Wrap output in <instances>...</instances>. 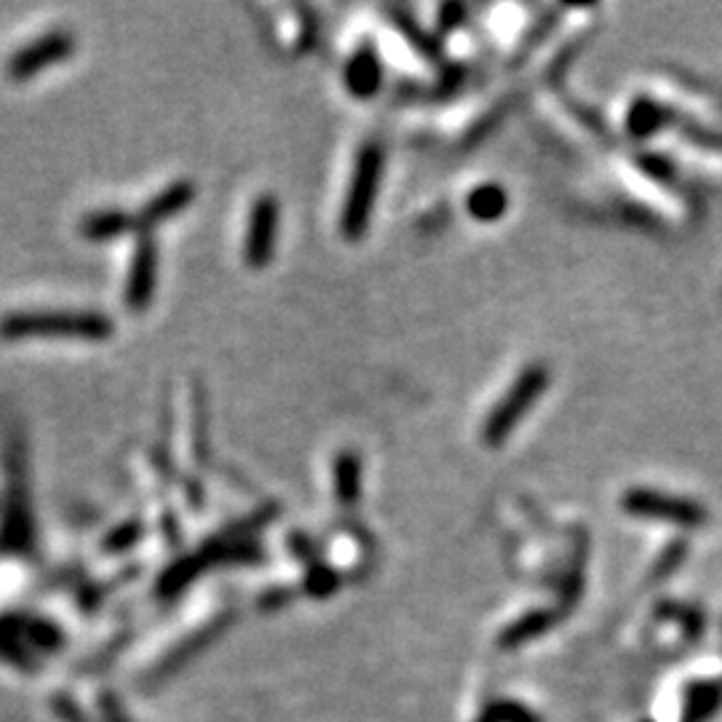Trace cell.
<instances>
[{"mask_svg": "<svg viewBox=\"0 0 722 722\" xmlns=\"http://www.w3.org/2000/svg\"><path fill=\"white\" fill-rule=\"evenodd\" d=\"M113 319L100 311H14L0 319V338H78L107 340L113 338Z\"/></svg>", "mask_w": 722, "mask_h": 722, "instance_id": "1", "label": "cell"}, {"mask_svg": "<svg viewBox=\"0 0 722 722\" xmlns=\"http://www.w3.org/2000/svg\"><path fill=\"white\" fill-rule=\"evenodd\" d=\"M73 54H75L73 33L51 30L46 33V36L33 40V43L16 49L14 54L9 56V62H5V75H9L11 80H16V84H22V80H30L36 78L38 73L49 71V67L56 65V62L71 60Z\"/></svg>", "mask_w": 722, "mask_h": 722, "instance_id": "2", "label": "cell"}, {"mask_svg": "<svg viewBox=\"0 0 722 722\" xmlns=\"http://www.w3.org/2000/svg\"><path fill=\"white\" fill-rule=\"evenodd\" d=\"M159 287V241L153 233H140L131 250L129 274L124 284V305L131 314H144L153 305Z\"/></svg>", "mask_w": 722, "mask_h": 722, "instance_id": "3", "label": "cell"}, {"mask_svg": "<svg viewBox=\"0 0 722 722\" xmlns=\"http://www.w3.org/2000/svg\"><path fill=\"white\" fill-rule=\"evenodd\" d=\"M380 166H383V155L378 148H364L359 155V164H356L354 180H351L349 201H345L343 210V228L351 239L362 233L367 228L369 210L375 204V190H378L380 180Z\"/></svg>", "mask_w": 722, "mask_h": 722, "instance_id": "4", "label": "cell"}, {"mask_svg": "<svg viewBox=\"0 0 722 722\" xmlns=\"http://www.w3.org/2000/svg\"><path fill=\"white\" fill-rule=\"evenodd\" d=\"M543 389H546V369L530 367L528 372H522L517 385L508 391L504 402L498 404V409H495L487 418V423H484V439H487L490 444H498L501 439L511 431V426L528 413V404L533 402V398H539Z\"/></svg>", "mask_w": 722, "mask_h": 722, "instance_id": "5", "label": "cell"}, {"mask_svg": "<svg viewBox=\"0 0 722 722\" xmlns=\"http://www.w3.org/2000/svg\"><path fill=\"white\" fill-rule=\"evenodd\" d=\"M276 228H279V204L274 195H259L252 204L244 239V259L250 268H265L270 263L276 246Z\"/></svg>", "mask_w": 722, "mask_h": 722, "instance_id": "6", "label": "cell"}, {"mask_svg": "<svg viewBox=\"0 0 722 722\" xmlns=\"http://www.w3.org/2000/svg\"><path fill=\"white\" fill-rule=\"evenodd\" d=\"M623 506L629 508L637 517H650V519H663V522L685 524H701L707 519V511L701 506L691 504V501L672 498V495H656L650 490H632V493L623 498Z\"/></svg>", "mask_w": 722, "mask_h": 722, "instance_id": "7", "label": "cell"}, {"mask_svg": "<svg viewBox=\"0 0 722 722\" xmlns=\"http://www.w3.org/2000/svg\"><path fill=\"white\" fill-rule=\"evenodd\" d=\"M193 201H195V182L177 180L166 185L161 193H155L153 199L144 201L140 210L135 212V230L137 233H153L155 228H161V225L180 215L182 210H188Z\"/></svg>", "mask_w": 722, "mask_h": 722, "instance_id": "8", "label": "cell"}, {"mask_svg": "<svg viewBox=\"0 0 722 722\" xmlns=\"http://www.w3.org/2000/svg\"><path fill=\"white\" fill-rule=\"evenodd\" d=\"M36 543V528H33L30 506H27L25 487H11L9 501L3 508V522H0V548L9 554L33 552Z\"/></svg>", "mask_w": 722, "mask_h": 722, "instance_id": "9", "label": "cell"}, {"mask_svg": "<svg viewBox=\"0 0 722 722\" xmlns=\"http://www.w3.org/2000/svg\"><path fill=\"white\" fill-rule=\"evenodd\" d=\"M0 621L16 634L25 645H33V648L43 650V653H56L65 648V634L56 623L46 621V618H25V616H3Z\"/></svg>", "mask_w": 722, "mask_h": 722, "instance_id": "10", "label": "cell"}, {"mask_svg": "<svg viewBox=\"0 0 722 722\" xmlns=\"http://www.w3.org/2000/svg\"><path fill=\"white\" fill-rule=\"evenodd\" d=\"M206 568H210V562H206V557L201 552L185 554V557L175 559V562H172L169 568L159 575L155 594H159L161 599L180 597L185 588H188L190 583H195V578L204 573Z\"/></svg>", "mask_w": 722, "mask_h": 722, "instance_id": "11", "label": "cell"}, {"mask_svg": "<svg viewBox=\"0 0 722 722\" xmlns=\"http://www.w3.org/2000/svg\"><path fill=\"white\" fill-rule=\"evenodd\" d=\"M131 230H135V212L124 210L91 212V215L80 219L78 225V233L84 236L86 241H94V244L121 239V236L131 233Z\"/></svg>", "mask_w": 722, "mask_h": 722, "instance_id": "12", "label": "cell"}, {"mask_svg": "<svg viewBox=\"0 0 722 722\" xmlns=\"http://www.w3.org/2000/svg\"><path fill=\"white\" fill-rule=\"evenodd\" d=\"M223 626H225L223 621L212 623V626L201 629V632L195 634V637L185 639V643L180 645V648H177V650H172L169 656H166L164 661H161V667L155 669V672H153V680H155V683H161V680L172 677V674H175L177 669H182L185 663H188L190 658L195 656V653H199V650H204L206 645H210V639H212V637H217V634L223 632Z\"/></svg>", "mask_w": 722, "mask_h": 722, "instance_id": "13", "label": "cell"}, {"mask_svg": "<svg viewBox=\"0 0 722 722\" xmlns=\"http://www.w3.org/2000/svg\"><path fill=\"white\" fill-rule=\"evenodd\" d=\"M210 409H206L204 385L195 383L190 389V447H193L199 464H204L210 453Z\"/></svg>", "mask_w": 722, "mask_h": 722, "instance_id": "14", "label": "cell"}, {"mask_svg": "<svg viewBox=\"0 0 722 722\" xmlns=\"http://www.w3.org/2000/svg\"><path fill=\"white\" fill-rule=\"evenodd\" d=\"M345 80H349V89L356 97H369L378 91L380 84V65L375 62V56L369 51H362L354 60L349 62V71H345Z\"/></svg>", "mask_w": 722, "mask_h": 722, "instance_id": "15", "label": "cell"}, {"mask_svg": "<svg viewBox=\"0 0 722 722\" xmlns=\"http://www.w3.org/2000/svg\"><path fill=\"white\" fill-rule=\"evenodd\" d=\"M142 535H144V522L140 517L124 519V522L115 524L105 539H102L100 548L110 554V557H118V554L131 552V548L142 541Z\"/></svg>", "mask_w": 722, "mask_h": 722, "instance_id": "16", "label": "cell"}, {"mask_svg": "<svg viewBox=\"0 0 722 722\" xmlns=\"http://www.w3.org/2000/svg\"><path fill=\"white\" fill-rule=\"evenodd\" d=\"M722 701V685L720 683H701L691 691L687 696V712H685V722H704L707 718H712L714 709L720 707Z\"/></svg>", "mask_w": 722, "mask_h": 722, "instance_id": "17", "label": "cell"}, {"mask_svg": "<svg viewBox=\"0 0 722 722\" xmlns=\"http://www.w3.org/2000/svg\"><path fill=\"white\" fill-rule=\"evenodd\" d=\"M506 210V193L498 185H482L469 195V212L477 219H498Z\"/></svg>", "mask_w": 722, "mask_h": 722, "instance_id": "18", "label": "cell"}, {"mask_svg": "<svg viewBox=\"0 0 722 722\" xmlns=\"http://www.w3.org/2000/svg\"><path fill=\"white\" fill-rule=\"evenodd\" d=\"M0 658L5 663H11L14 669H22V672H38V663L33 658V653L27 650V645L0 621Z\"/></svg>", "mask_w": 722, "mask_h": 722, "instance_id": "19", "label": "cell"}, {"mask_svg": "<svg viewBox=\"0 0 722 722\" xmlns=\"http://www.w3.org/2000/svg\"><path fill=\"white\" fill-rule=\"evenodd\" d=\"M334 487H338V498L351 504L359 490V464L354 455H340L338 466H334Z\"/></svg>", "mask_w": 722, "mask_h": 722, "instance_id": "20", "label": "cell"}, {"mask_svg": "<svg viewBox=\"0 0 722 722\" xmlns=\"http://www.w3.org/2000/svg\"><path fill=\"white\" fill-rule=\"evenodd\" d=\"M546 626H548V616L546 613H533V616L522 618V621H519L517 626H511L504 634V648H514V645H522L524 639L535 637V634H541Z\"/></svg>", "mask_w": 722, "mask_h": 722, "instance_id": "21", "label": "cell"}, {"mask_svg": "<svg viewBox=\"0 0 722 722\" xmlns=\"http://www.w3.org/2000/svg\"><path fill=\"white\" fill-rule=\"evenodd\" d=\"M479 722H541L539 714L528 712L522 704H511V701H498L493 707H487V712L482 714Z\"/></svg>", "mask_w": 722, "mask_h": 722, "instance_id": "22", "label": "cell"}, {"mask_svg": "<svg viewBox=\"0 0 722 722\" xmlns=\"http://www.w3.org/2000/svg\"><path fill=\"white\" fill-rule=\"evenodd\" d=\"M51 709H54V714L62 722H94L86 714V709L80 707L73 696H67V693H56V696L51 698Z\"/></svg>", "mask_w": 722, "mask_h": 722, "instance_id": "23", "label": "cell"}, {"mask_svg": "<svg viewBox=\"0 0 722 722\" xmlns=\"http://www.w3.org/2000/svg\"><path fill=\"white\" fill-rule=\"evenodd\" d=\"M100 712L105 722H135L129 714H126L124 704H121V698L115 696L113 691L100 693Z\"/></svg>", "mask_w": 722, "mask_h": 722, "instance_id": "24", "label": "cell"}, {"mask_svg": "<svg viewBox=\"0 0 722 722\" xmlns=\"http://www.w3.org/2000/svg\"><path fill=\"white\" fill-rule=\"evenodd\" d=\"M305 586H308V592L316 594V597H325V594H329L334 586H338V578L325 568H316L308 573V583H305Z\"/></svg>", "mask_w": 722, "mask_h": 722, "instance_id": "25", "label": "cell"}, {"mask_svg": "<svg viewBox=\"0 0 722 722\" xmlns=\"http://www.w3.org/2000/svg\"><path fill=\"white\" fill-rule=\"evenodd\" d=\"M161 530H164V539L169 546H180L182 530H180V522H177L175 511H164V517H161Z\"/></svg>", "mask_w": 722, "mask_h": 722, "instance_id": "26", "label": "cell"}, {"mask_svg": "<svg viewBox=\"0 0 722 722\" xmlns=\"http://www.w3.org/2000/svg\"><path fill=\"white\" fill-rule=\"evenodd\" d=\"M182 487H185V501H188V506H193V508L204 506V487H201L199 479L185 477Z\"/></svg>", "mask_w": 722, "mask_h": 722, "instance_id": "27", "label": "cell"}]
</instances>
